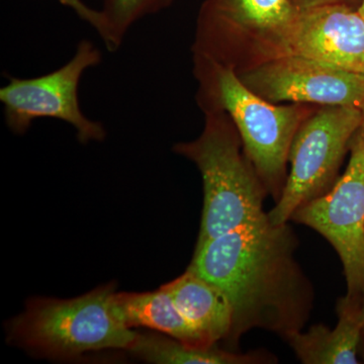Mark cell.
<instances>
[{
    "label": "cell",
    "mask_w": 364,
    "mask_h": 364,
    "mask_svg": "<svg viewBox=\"0 0 364 364\" xmlns=\"http://www.w3.org/2000/svg\"><path fill=\"white\" fill-rule=\"evenodd\" d=\"M183 314L210 343H226L232 329V309L219 287L193 270L163 286Z\"/></svg>",
    "instance_id": "cell-12"
},
{
    "label": "cell",
    "mask_w": 364,
    "mask_h": 364,
    "mask_svg": "<svg viewBox=\"0 0 364 364\" xmlns=\"http://www.w3.org/2000/svg\"><path fill=\"white\" fill-rule=\"evenodd\" d=\"M358 11L364 18V0H363V4H361L360 7H359Z\"/></svg>",
    "instance_id": "cell-20"
},
{
    "label": "cell",
    "mask_w": 364,
    "mask_h": 364,
    "mask_svg": "<svg viewBox=\"0 0 364 364\" xmlns=\"http://www.w3.org/2000/svg\"><path fill=\"white\" fill-rule=\"evenodd\" d=\"M360 313H361V318H363V326H364V293H363V299H361Z\"/></svg>",
    "instance_id": "cell-19"
},
{
    "label": "cell",
    "mask_w": 364,
    "mask_h": 364,
    "mask_svg": "<svg viewBox=\"0 0 364 364\" xmlns=\"http://www.w3.org/2000/svg\"><path fill=\"white\" fill-rule=\"evenodd\" d=\"M363 359H364V348H363Z\"/></svg>",
    "instance_id": "cell-21"
},
{
    "label": "cell",
    "mask_w": 364,
    "mask_h": 364,
    "mask_svg": "<svg viewBox=\"0 0 364 364\" xmlns=\"http://www.w3.org/2000/svg\"><path fill=\"white\" fill-rule=\"evenodd\" d=\"M282 56L364 73V18L344 4L299 9L293 26L267 59Z\"/></svg>",
    "instance_id": "cell-10"
},
{
    "label": "cell",
    "mask_w": 364,
    "mask_h": 364,
    "mask_svg": "<svg viewBox=\"0 0 364 364\" xmlns=\"http://www.w3.org/2000/svg\"><path fill=\"white\" fill-rule=\"evenodd\" d=\"M173 0H102V9L109 30L107 49L116 52L123 44L127 33L139 21L159 13Z\"/></svg>",
    "instance_id": "cell-15"
},
{
    "label": "cell",
    "mask_w": 364,
    "mask_h": 364,
    "mask_svg": "<svg viewBox=\"0 0 364 364\" xmlns=\"http://www.w3.org/2000/svg\"><path fill=\"white\" fill-rule=\"evenodd\" d=\"M239 77L249 90L272 104L305 102L360 109L364 107V73L303 57L264 60Z\"/></svg>",
    "instance_id": "cell-9"
},
{
    "label": "cell",
    "mask_w": 364,
    "mask_h": 364,
    "mask_svg": "<svg viewBox=\"0 0 364 364\" xmlns=\"http://www.w3.org/2000/svg\"><path fill=\"white\" fill-rule=\"evenodd\" d=\"M129 351L143 360L158 364H258L277 360L267 352L239 353L218 344L195 346L161 333H138Z\"/></svg>",
    "instance_id": "cell-14"
},
{
    "label": "cell",
    "mask_w": 364,
    "mask_h": 364,
    "mask_svg": "<svg viewBox=\"0 0 364 364\" xmlns=\"http://www.w3.org/2000/svg\"><path fill=\"white\" fill-rule=\"evenodd\" d=\"M291 221L315 230L331 244L343 265L346 301L360 304L364 293V145L351 141L343 176L324 195L299 207Z\"/></svg>",
    "instance_id": "cell-7"
},
{
    "label": "cell",
    "mask_w": 364,
    "mask_h": 364,
    "mask_svg": "<svg viewBox=\"0 0 364 364\" xmlns=\"http://www.w3.org/2000/svg\"><path fill=\"white\" fill-rule=\"evenodd\" d=\"M358 107L329 105L299 126L289 151L286 186L267 213L273 224L291 221L296 210L334 186L347 147L360 127Z\"/></svg>",
    "instance_id": "cell-5"
},
{
    "label": "cell",
    "mask_w": 364,
    "mask_h": 364,
    "mask_svg": "<svg viewBox=\"0 0 364 364\" xmlns=\"http://www.w3.org/2000/svg\"><path fill=\"white\" fill-rule=\"evenodd\" d=\"M62 6L68 7L74 14L81 18L85 23H87L91 28H95V32L98 33L104 44L107 45L109 41V30H107V21H105L104 14L98 9H92L85 4L83 0H57Z\"/></svg>",
    "instance_id": "cell-16"
},
{
    "label": "cell",
    "mask_w": 364,
    "mask_h": 364,
    "mask_svg": "<svg viewBox=\"0 0 364 364\" xmlns=\"http://www.w3.org/2000/svg\"><path fill=\"white\" fill-rule=\"evenodd\" d=\"M344 0H296V6L299 9L326 6V4H343Z\"/></svg>",
    "instance_id": "cell-17"
},
{
    "label": "cell",
    "mask_w": 364,
    "mask_h": 364,
    "mask_svg": "<svg viewBox=\"0 0 364 364\" xmlns=\"http://www.w3.org/2000/svg\"><path fill=\"white\" fill-rule=\"evenodd\" d=\"M361 114H363V119H361L360 127H359L358 131L356 132L355 136H353V139L359 141L364 145V107L361 109Z\"/></svg>",
    "instance_id": "cell-18"
},
{
    "label": "cell",
    "mask_w": 364,
    "mask_h": 364,
    "mask_svg": "<svg viewBox=\"0 0 364 364\" xmlns=\"http://www.w3.org/2000/svg\"><path fill=\"white\" fill-rule=\"evenodd\" d=\"M198 139L178 143L174 152L191 160L202 176L203 208L196 249L260 219L268 191L248 159L233 122L221 111H205Z\"/></svg>",
    "instance_id": "cell-2"
},
{
    "label": "cell",
    "mask_w": 364,
    "mask_h": 364,
    "mask_svg": "<svg viewBox=\"0 0 364 364\" xmlns=\"http://www.w3.org/2000/svg\"><path fill=\"white\" fill-rule=\"evenodd\" d=\"M196 61L205 111L229 114L248 159L277 203L286 186L291 143L308 117L306 109L267 102L244 85L233 67L200 54Z\"/></svg>",
    "instance_id": "cell-3"
},
{
    "label": "cell",
    "mask_w": 364,
    "mask_h": 364,
    "mask_svg": "<svg viewBox=\"0 0 364 364\" xmlns=\"http://www.w3.org/2000/svg\"><path fill=\"white\" fill-rule=\"evenodd\" d=\"M299 13L291 0H207L198 18L196 54L233 67L248 40L267 60Z\"/></svg>",
    "instance_id": "cell-8"
},
{
    "label": "cell",
    "mask_w": 364,
    "mask_h": 364,
    "mask_svg": "<svg viewBox=\"0 0 364 364\" xmlns=\"http://www.w3.org/2000/svg\"><path fill=\"white\" fill-rule=\"evenodd\" d=\"M102 53L90 40L78 43L73 57L56 70L33 78L6 75L0 102L9 130L23 135L38 119H55L73 127L79 142H102L107 130L85 116L79 102V85L88 69L102 63Z\"/></svg>",
    "instance_id": "cell-6"
},
{
    "label": "cell",
    "mask_w": 364,
    "mask_h": 364,
    "mask_svg": "<svg viewBox=\"0 0 364 364\" xmlns=\"http://www.w3.org/2000/svg\"><path fill=\"white\" fill-rule=\"evenodd\" d=\"M289 223L273 224L267 213L193 253L188 269L219 287L231 306L230 350L251 330L286 339L310 318L315 293L296 260L298 238Z\"/></svg>",
    "instance_id": "cell-1"
},
{
    "label": "cell",
    "mask_w": 364,
    "mask_h": 364,
    "mask_svg": "<svg viewBox=\"0 0 364 364\" xmlns=\"http://www.w3.org/2000/svg\"><path fill=\"white\" fill-rule=\"evenodd\" d=\"M114 294L109 284L74 299H33L11 321L9 338L28 351L53 359L107 349L129 351L138 333L114 313Z\"/></svg>",
    "instance_id": "cell-4"
},
{
    "label": "cell",
    "mask_w": 364,
    "mask_h": 364,
    "mask_svg": "<svg viewBox=\"0 0 364 364\" xmlns=\"http://www.w3.org/2000/svg\"><path fill=\"white\" fill-rule=\"evenodd\" d=\"M112 306L119 320L131 329L149 328L195 346L214 345L184 317L163 286L148 293H114Z\"/></svg>",
    "instance_id": "cell-13"
},
{
    "label": "cell",
    "mask_w": 364,
    "mask_h": 364,
    "mask_svg": "<svg viewBox=\"0 0 364 364\" xmlns=\"http://www.w3.org/2000/svg\"><path fill=\"white\" fill-rule=\"evenodd\" d=\"M338 324L333 329L322 324L308 331L294 332L286 341L304 364H358L364 333L360 305L343 299L338 306Z\"/></svg>",
    "instance_id": "cell-11"
}]
</instances>
